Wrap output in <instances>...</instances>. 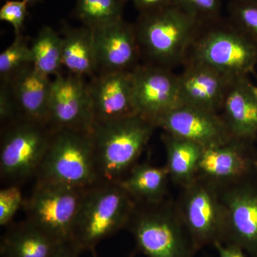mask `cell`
Here are the masks:
<instances>
[{"label":"cell","mask_w":257,"mask_h":257,"mask_svg":"<svg viewBox=\"0 0 257 257\" xmlns=\"http://www.w3.org/2000/svg\"><path fill=\"white\" fill-rule=\"evenodd\" d=\"M136 204L119 182H100L86 189L70 242L80 253L95 249L102 240L126 229Z\"/></svg>","instance_id":"6da1fadb"},{"label":"cell","mask_w":257,"mask_h":257,"mask_svg":"<svg viewBox=\"0 0 257 257\" xmlns=\"http://www.w3.org/2000/svg\"><path fill=\"white\" fill-rule=\"evenodd\" d=\"M156 128L140 114L94 124L91 136L99 183L122 180L138 164Z\"/></svg>","instance_id":"7a4b0ae2"},{"label":"cell","mask_w":257,"mask_h":257,"mask_svg":"<svg viewBox=\"0 0 257 257\" xmlns=\"http://www.w3.org/2000/svg\"><path fill=\"white\" fill-rule=\"evenodd\" d=\"M186 62L203 64L230 79L247 77L257 66V46L229 18L221 17L199 24Z\"/></svg>","instance_id":"3957f363"},{"label":"cell","mask_w":257,"mask_h":257,"mask_svg":"<svg viewBox=\"0 0 257 257\" xmlns=\"http://www.w3.org/2000/svg\"><path fill=\"white\" fill-rule=\"evenodd\" d=\"M133 25L145 63L172 69L184 64L199 23L174 5L139 15Z\"/></svg>","instance_id":"277c9868"},{"label":"cell","mask_w":257,"mask_h":257,"mask_svg":"<svg viewBox=\"0 0 257 257\" xmlns=\"http://www.w3.org/2000/svg\"><path fill=\"white\" fill-rule=\"evenodd\" d=\"M126 229L138 251L147 257H192L198 251L176 202L170 199L137 202Z\"/></svg>","instance_id":"5b68a950"},{"label":"cell","mask_w":257,"mask_h":257,"mask_svg":"<svg viewBox=\"0 0 257 257\" xmlns=\"http://www.w3.org/2000/svg\"><path fill=\"white\" fill-rule=\"evenodd\" d=\"M36 181L89 188L99 183L91 133L52 132Z\"/></svg>","instance_id":"8992f818"},{"label":"cell","mask_w":257,"mask_h":257,"mask_svg":"<svg viewBox=\"0 0 257 257\" xmlns=\"http://www.w3.org/2000/svg\"><path fill=\"white\" fill-rule=\"evenodd\" d=\"M52 132L46 125L21 120L1 127L0 177L10 184L36 177L50 145Z\"/></svg>","instance_id":"52a82bcc"},{"label":"cell","mask_w":257,"mask_h":257,"mask_svg":"<svg viewBox=\"0 0 257 257\" xmlns=\"http://www.w3.org/2000/svg\"><path fill=\"white\" fill-rule=\"evenodd\" d=\"M176 204L197 250L224 242V211L219 185L197 176L192 184L182 188Z\"/></svg>","instance_id":"ba28073f"},{"label":"cell","mask_w":257,"mask_h":257,"mask_svg":"<svg viewBox=\"0 0 257 257\" xmlns=\"http://www.w3.org/2000/svg\"><path fill=\"white\" fill-rule=\"evenodd\" d=\"M86 189L36 181L31 195L24 203L25 219L57 242L70 241Z\"/></svg>","instance_id":"9c48e42d"},{"label":"cell","mask_w":257,"mask_h":257,"mask_svg":"<svg viewBox=\"0 0 257 257\" xmlns=\"http://www.w3.org/2000/svg\"><path fill=\"white\" fill-rule=\"evenodd\" d=\"M225 219V243L257 257V177L219 185Z\"/></svg>","instance_id":"30bf717a"},{"label":"cell","mask_w":257,"mask_h":257,"mask_svg":"<svg viewBox=\"0 0 257 257\" xmlns=\"http://www.w3.org/2000/svg\"><path fill=\"white\" fill-rule=\"evenodd\" d=\"M94 124L88 82L74 74L55 76L51 84L49 104L51 131L69 130L91 133Z\"/></svg>","instance_id":"8fae6325"},{"label":"cell","mask_w":257,"mask_h":257,"mask_svg":"<svg viewBox=\"0 0 257 257\" xmlns=\"http://www.w3.org/2000/svg\"><path fill=\"white\" fill-rule=\"evenodd\" d=\"M133 77L138 114L156 124L161 116L179 105L178 75L172 69L140 64L133 70Z\"/></svg>","instance_id":"7c38bea8"},{"label":"cell","mask_w":257,"mask_h":257,"mask_svg":"<svg viewBox=\"0 0 257 257\" xmlns=\"http://www.w3.org/2000/svg\"><path fill=\"white\" fill-rule=\"evenodd\" d=\"M166 133L200 145L203 148L219 146L233 140L219 113L179 104L156 122Z\"/></svg>","instance_id":"4fadbf2b"},{"label":"cell","mask_w":257,"mask_h":257,"mask_svg":"<svg viewBox=\"0 0 257 257\" xmlns=\"http://www.w3.org/2000/svg\"><path fill=\"white\" fill-rule=\"evenodd\" d=\"M88 88L94 124L138 114L134 100L133 71L99 72L91 77Z\"/></svg>","instance_id":"5bb4252c"},{"label":"cell","mask_w":257,"mask_h":257,"mask_svg":"<svg viewBox=\"0 0 257 257\" xmlns=\"http://www.w3.org/2000/svg\"><path fill=\"white\" fill-rule=\"evenodd\" d=\"M256 145L233 139L224 145L204 149L197 176L218 185L251 177L254 174Z\"/></svg>","instance_id":"9a60e30c"},{"label":"cell","mask_w":257,"mask_h":257,"mask_svg":"<svg viewBox=\"0 0 257 257\" xmlns=\"http://www.w3.org/2000/svg\"><path fill=\"white\" fill-rule=\"evenodd\" d=\"M98 72L133 71L141 52L134 25L124 19L92 30Z\"/></svg>","instance_id":"2e32d148"},{"label":"cell","mask_w":257,"mask_h":257,"mask_svg":"<svg viewBox=\"0 0 257 257\" xmlns=\"http://www.w3.org/2000/svg\"><path fill=\"white\" fill-rule=\"evenodd\" d=\"M184 65L178 75L179 104L219 113L232 79L203 64L186 62Z\"/></svg>","instance_id":"e0dca14e"},{"label":"cell","mask_w":257,"mask_h":257,"mask_svg":"<svg viewBox=\"0 0 257 257\" xmlns=\"http://www.w3.org/2000/svg\"><path fill=\"white\" fill-rule=\"evenodd\" d=\"M1 82L8 84L22 119L48 126L50 77L31 64Z\"/></svg>","instance_id":"ac0fdd59"},{"label":"cell","mask_w":257,"mask_h":257,"mask_svg":"<svg viewBox=\"0 0 257 257\" xmlns=\"http://www.w3.org/2000/svg\"><path fill=\"white\" fill-rule=\"evenodd\" d=\"M221 111L233 138L257 143V99L247 77L230 81Z\"/></svg>","instance_id":"d6986e66"},{"label":"cell","mask_w":257,"mask_h":257,"mask_svg":"<svg viewBox=\"0 0 257 257\" xmlns=\"http://www.w3.org/2000/svg\"><path fill=\"white\" fill-rule=\"evenodd\" d=\"M62 67L69 74L85 78L98 72L94 33L92 29L73 28L63 23L62 27Z\"/></svg>","instance_id":"ffe728a7"},{"label":"cell","mask_w":257,"mask_h":257,"mask_svg":"<svg viewBox=\"0 0 257 257\" xmlns=\"http://www.w3.org/2000/svg\"><path fill=\"white\" fill-rule=\"evenodd\" d=\"M8 226L0 244L1 257H51L61 243L27 219Z\"/></svg>","instance_id":"44dd1931"},{"label":"cell","mask_w":257,"mask_h":257,"mask_svg":"<svg viewBox=\"0 0 257 257\" xmlns=\"http://www.w3.org/2000/svg\"><path fill=\"white\" fill-rule=\"evenodd\" d=\"M161 140L167 155L165 167L170 178L182 188L197 178L204 148L197 144L164 132Z\"/></svg>","instance_id":"7402d4cb"},{"label":"cell","mask_w":257,"mask_h":257,"mask_svg":"<svg viewBox=\"0 0 257 257\" xmlns=\"http://www.w3.org/2000/svg\"><path fill=\"white\" fill-rule=\"evenodd\" d=\"M170 179L165 166L137 164L119 183L137 202L157 203L166 199Z\"/></svg>","instance_id":"603a6c76"},{"label":"cell","mask_w":257,"mask_h":257,"mask_svg":"<svg viewBox=\"0 0 257 257\" xmlns=\"http://www.w3.org/2000/svg\"><path fill=\"white\" fill-rule=\"evenodd\" d=\"M30 48L32 65L38 72L50 78L62 73V39L53 28L42 27Z\"/></svg>","instance_id":"cb8c5ba5"},{"label":"cell","mask_w":257,"mask_h":257,"mask_svg":"<svg viewBox=\"0 0 257 257\" xmlns=\"http://www.w3.org/2000/svg\"><path fill=\"white\" fill-rule=\"evenodd\" d=\"M120 0H77L74 15L83 26L95 30L122 19Z\"/></svg>","instance_id":"d4e9b609"},{"label":"cell","mask_w":257,"mask_h":257,"mask_svg":"<svg viewBox=\"0 0 257 257\" xmlns=\"http://www.w3.org/2000/svg\"><path fill=\"white\" fill-rule=\"evenodd\" d=\"M32 64L31 48L26 37L15 35L13 43L0 55V79L5 82L20 70Z\"/></svg>","instance_id":"484cf974"},{"label":"cell","mask_w":257,"mask_h":257,"mask_svg":"<svg viewBox=\"0 0 257 257\" xmlns=\"http://www.w3.org/2000/svg\"><path fill=\"white\" fill-rule=\"evenodd\" d=\"M229 20L257 46V5L231 0L228 5Z\"/></svg>","instance_id":"4316f807"},{"label":"cell","mask_w":257,"mask_h":257,"mask_svg":"<svg viewBox=\"0 0 257 257\" xmlns=\"http://www.w3.org/2000/svg\"><path fill=\"white\" fill-rule=\"evenodd\" d=\"M174 5L199 24L221 18L222 0H174Z\"/></svg>","instance_id":"83f0119b"},{"label":"cell","mask_w":257,"mask_h":257,"mask_svg":"<svg viewBox=\"0 0 257 257\" xmlns=\"http://www.w3.org/2000/svg\"><path fill=\"white\" fill-rule=\"evenodd\" d=\"M20 185L10 184L0 190V225L8 226L22 206H24Z\"/></svg>","instance_id":"f1b7e54d"},{"label":"cell","mask_w":257,"mask_h":257,"mask_svg":"<svg viewBox=\"0 0 257 257\" xmlns=\"http://www.w3.org/2000/svg\"><path fill=\"white\" fill-rule=\"evenodd\" d=\"M28 6L25 0H8L0 9V20L10 24L15 35L21 34Z\"/></svg>","instance_id":"f546056e"},{"label":"cell","mask_w":257,"mask_h":257,"mask_svg":"<svg viewBox=\"0 0 257 257\" xmlns=\"http://www.w3.org/2000/svg\"><path fill=\"white\" fill-rule=\"evenodd\" d=\"M20 114L8 84L1 82L0 86V121L1 127L21 121Z\"/></svg>","instance_id":"4dcf8cb0"},{"label":"cell","mask_w":257,"mask_h":257,"mask_svg":"<svg viewBox=\"0 0 257 257\" xmlns=\"http://www.w3.org/2000/svg\"><path fill=\"white\" fill-rule=\"evenodd\" d=\"M140 15L156 13L174 5V0H132Z\"/></svg>","instance_id":"1f68e13d"},{"label":"cell","mask_w":257,"mask_h":257,"mask_svg":"<svg viewBox=\"0 0 257 257\" xmlns=\"http://www.w3.org/2000/svg\"><path fill=\"white\" fill-rule=\"evenodd\" d=\"M213 246L217 251L218 257H248L243 248L233 243L216 242Z\"/></svg>","instance_id":"d6a6232c"},{"label":"cell","mask_w":257,"mask_h":257,"mask_svg":"<svg viewBox=\"0 0 257 257\" xmlns=\"http://www.w3.org/2000/svg\"><path fill=\"white\" fill-rule=\"evenodd\" d=\"M80 252L70 241L61 243L51 257H79Z\"/></svg>","instance_id":"836d02e7"},{"label":"cell","mask_w":257,"mask_h":257,"mask_svg":"<svg viewBox=\"0 0 257 257\" xmlns=\"http://www.w3.org/2000/svg\"><path fill=\"white\" fill-rule=\"evenodd\" d=\"M254 175L257 177V143L256 145V149H255L254 155Z\"/></svg>","instance_id":"e575fe53"},{"label":"cell","mask_w":257,"mask_h":257,"mask_svg":"<svg viewBox=\"0 0 257 257\" xmlns=\"http://www.w3.org/2000/svg\"><path fill=\"white\" fill-rule=\"evenodd\" d=\"M25 1L28 3L29 6H30V5L36 4V3H38L40 0H25Z\"/></svg>","instance_id":"d590c367"},{"label":"cell","mask_w":257,"mask_h":257,"mask_svg":"<svg viewBox=\"0 0 257 257\" xmlns=\"http://www.w3.org/2000/svg\"><path fill=\"white\" fill-rule=\"evenodd\" d=\"M252 90L253 94H254V95L256 96L257 99V86H255L252 84Z\"/></svg>","instance_id":"8d00e7d4"},{"label":"cell","mask_w":257,"mask_h":257,"mask_svg":"<svg viewBox=\"0 0 257 257\" xmlns=\"http://www.w3.org/2000/svg\"><path fill=\"white\" fill-rule=\"evenodd\" d=\"M243 1L247 2V3H252V4L257 5V0H243Z\"/></svg>","instance_id":"74e56055"},{"label":"cell","mask_w":257,"mask_h":257,"mask_svg":"<svg viewBox=\"0 0 257 257\" xmlns=\"http://www.w3.org/2000/svg\"><path fill=\"white\" fill-rule=\"evenodd\" d=\"M91 252H92V253L93 257H97V256H96L95 249L92 250V251H91Z\"/></svg>","instance_id":"f35d334b"},{"label":"cell","mask_w":257,"mask_h":257,"mask_svg":"<svg viewBox=\"0 0 257 257\" xmlns=\"http://www.w3.org/2000/svg\"><path fill=\"white\" fill-rule=\"evenodd\" d=\"M120 1H121V3H124H124H126V2L132 1V0H120Z\"/></svg>","instance_id":"ab89813d"}]
</instances>
